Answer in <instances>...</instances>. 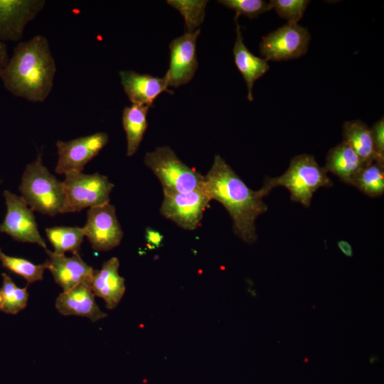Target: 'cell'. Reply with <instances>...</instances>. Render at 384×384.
Masks as SVG:
<instances>
[{
  "instance_id": "e0dca14e",
  "label": "cell",
  "mask_w": 384,
  "mask_h": 384,
  "mask_svg": "<svg viewBox=\"0 0 384 384\" xmlns=\"http://www.w3.org/2000/svg\"><path fill=\"white\" fill-rule=\"evenodd\" d=\"M119 267L118 258L111 257L100 270H94L90 282L95 296L102 299L109 309L119 304L125 292L124 279L119 275Z\"/></svg>"
},
{
  "instance_id": "5bb4252c",
  "label": "cell",
  "mask_w": 384,
  "mask_h": 384,
  "mask_svg": "<svg viewBox=\"0 0 384 384\" xmlns=\"http://www.w3.org/2000/svg\"><path fill=\"white\" fill-rule=\"evenodd\" d=\"M48 259L44 262L55 280L63 291L69 290L78 284L89 282L94 269L88 265L79 254L67 257L46 250Z\"/></svg>"
},
{
  "instance_id": "ffe728a7",
  "label": "cell",
  "mask_w": 384,
  "mask_h": 384,
  "mask_svg": "<svg viewBox=\"0 0 384 384\" xmlns=\"http://www.w3.org/2000/svg\"><path fill=\"white\" fill-rule=\"evenodd\" d=\"M149 106L132 104L122 112V122L127 138V156H132L137 151L147 129Z\"/></svg>"
},
{
  "instance_id": "484cf974",
  "label": "cell",
  "mask_w": 384,
  "mask_h": 384,
  "mask_svg": "<svg viewBox=\"0 0 384 384\" xmlns=\"http://www.w3.org/2000/svg\"><path fill=\"white\" fill-rule=\"evenodd\" d=\"M167 4L178 10L185 21L186 32L196 31L205 17L206 0H168Z\"/></svg>"
},
{
  "instance_id": "83f0119b",
  "label": "cell",
  "mask_w": 384,
  "mask_h": 384,
  "mask_svg": "<svg viewBox=\"0 0 384 384\" xmlns=\"http://www.w3.org/2000/svg\"><path fill=\"white\" fill-rule=\"evenodd\" d=\"M218 2L240 15L253 18L271 9L269 2L263 0H220Z\"/></svg>"
},
{
  "instance_id": "3957f363",
  "label": "cell",
  "mask_w": 384,
  "mask_h": 384,
  "mask_svg": "<svg viewBox=\"0 0 384 384\" xmlns=\"http://www.w3.org/2000/svg\"><path fill=\"white\" fill-rule=\"evenodd\" d=\"M333 182L314 156L302 154L293 157L287 171L281 176L267 177L262 188L269 194L277 186L286 188L293 202L309 208L314 193L320 188L331 187Z\"/></svg>"
},
{
  "instance_id": "9a60e30c",
  "label": "cell",
  "mask_w": 384,
  "mask_h": 384,
  "mask_svg": "<svg viewBox=\"0 0 384 384\" xmlns=\"http://www.w3.org/2000/svg\"><path fill=\"white\" fill-rule=\"evenodd\" d=\"M119 75L123 90L132 104L151 107L162 92L174 93L168 89L165 76L160 78L134 70H121Z\"/></svg>"
},
{
  "instance_id": "4316f807",
  "label": "cell",
  "mask_w": 384,
  "mask_h": 384,
  "mask_svg": "<svg viewBox=\"0 0 384 384\" xmlns=\"http://www.w3.org/2000/svg\"><path fill=\"white\" fill-rule=\"evenodd\" d=\"M310 1L308 0H271V9L275 10L279 16L287 20L289 23H297L303 17Z\"/></svg>"
},
{
  "instance_id": "603a6c76",
  "label": "cell",
  "mask_w": 384,
  "mask_h": 384,
  "mask_svg": "<svg viewBox=\"0 0 384 384\" xmlns=\"http://www.w3.org/2000/svg\"><path fill=\"white\" fill-rule=\"evenodd\" d=\"M352 186L369 197L382 196L384 193V164L375 160L364 165Z\"/></svg>"
},
{
  "instance_id": "277c9868",
  "label": "cell",
  "mask_w": 384,
  "mask_h": 384,
  "mask_svg": "<svg viewBox=\"0 0 384 384\" xmlns=\"http://www.w3.org/2000/svg\"><path fill=\"white\" fill-rule=\"evenodd\" d=\"M18 189L21 198L33 211L50 216L63 213V183L43 164L41 152L26 166Z\"/></svg>"
},
{
  "instance_id": "52a82bcc",
  "label": "cell",
  "mask_w": 384,
  "mask_h": 384,
  "mask_svg": "<svg viewBox=\"0 0 384 384\" xmlns=\"http://www.w3.org/2000/svg\"><path fill=\"white\" fill-rule=\"evenodd\" d=\"M309 41L306 28L298 23H287L262 38L260 52L266 60L297 58L306 53Z\"/></svg>"
},
{
  "instance_id": "7402d4cb",
  "label": "cell",
  "mask_w": 384,
  "mask_h": 384,
  "mask_svg": "<svg viewBox=\"0 0 384 384\" xmlns=\"http://www.w3.org/2000/svg\"><path fill=\"white\" fill-rule=\"evenodd\" d=\"M46 234L54 248V252L65 255L70 252L73 255L79 254L85 234L80 227H53L46 228Z\"/></svg>"
},
{
  "instance_id": "6da1fadb",
  "label": "cell",
  "mask_w": 384,
  "mask_h": 384,
  "mask_svg": "<svg viewBox=\"0 0 384 384\" xmlns=\"http://www.w3.org/2000/svg\"><path fill=\"white\" fill-rule=\"evenodd\" d=\"M205 177V188L210 198L221 203L228 212L235 235L245 242H256L255 221L268 210L263 198L268 195L262 187L250 189L228 163L215 155Z\"/></svg>"
},
{
  "instance_id": "9c48e42d",
  "label": "cell",
  "mask_w": 384,
  "mask_h": 384,
  "mask_svg": "<svg viewBox=\"0 0 384 384\" xmlns=\"http://www.w3.org/2000/svg\"><path fill=\"white\" fill-rule=\"evenodd\" d=\"M108 140L107 134L100 132L69 141H57L55 172L60 175L82 172L85 166L100 152Z\"/></svg>"
},
{
  "instance_id": "f1b7e54d",
  "label": "cell",
  "mask_w": 384,
  "mask_h": 384,
  "mask_svg": "<svg viewBox=\"0 0 384 384\" xmlns=\"http://www.w3.org/2000/svg\"><path fill=\"white\" fill-rule=\"evenodd\" d=\"M371 129L375 160L384 164V119L380 118L373 124Z\"/></svg>"
},
{
  "instance_id": "2e32d148",
  "label": "cell",
  "mask_w": 384,
  "mask_h": 384,
  "mask_svg": "<svg viewBox=\"0 0 384 384\" xmlns=\"http://www.w3.org/2000/svg\"><path fill=\"white\" fill-rule=\"evenodd\" d=\"M89 282L63 291L55 300L57 310L65 316H79L92 321L104 319L107 315L97 306Z\"/></svg>"
},
{
  "instance_id": "d6986e66",
  "label": "cell",
  "mask_w": 384,
  "mask_h": 384,
  "mask_svg": "<svg viewBox=\"0 0 384 384\" xmlns=\"http://www.w3.org/2000/svg\"><path fill=\"white\" fill-rule=\"evenodd\" d=\"M363 166L352 148L342 141L329 151L324 168L327 173L333 174L343 183L352 186Z\"/></svg>"
},
{
  "instance_id": "5b68a950",
  "label": "cell",
  "mask_w": 384,
  "mask_h": 384,
  "mask_svg": "<svg viewBox=\"0 0 384 384\" xmlns=\"http://www.w3.org/2000/svg\"><path fill=\"white\" fill-rule=\"evenodd\" d=\"M144 163L160 181L164 193H187L204 185V176L186 165L169 146L147 152Z\"/></svg>"
},
{
  "instance_id": "4fadbf2b",
  "label": "cell",
  "mask_w": 384,
  "mask_h": 384,
  "mask_svg": "<svg viewBox=\"0 0 384 384\" xmlns=\"http://www.w3.org/2000/svg\"><path fill=\"white\" fill-rule=\"evenodd\" d=\"M45 4L44 0H0V42L18 41Z\"/></svg>"
},
{
  "instance_id": "1f68e13d",
  "label": "cell",
  "mask_w": 384,
  "mask_h": 384,
  "mask_svg": "<svg viewBox=\"0 0 384 384\" xmlns=\"http://www.w3.org/2000/svg\"><path fill=\"white\" fill-rule=\"evenodd\" d=\"M337 246L341 252L346 257H352L353 255V247L351 244L343 240L338 241Z\"/></svg>"
},
{
  "instance_id": "30bf717a",
  "label": "cell",
  "mask_w": 384,
  "mask_h": 384,
  "mask_svg": "<svg viewBox=\"0 0 384 384\" xmlns=\"http://www.w3.org/2000/svg\"><path fill=\"white\" fill-rule=\"evenodd\" d=\"M3 196L6 213L0 224V233L9 235L16 241L35 243L47 250L46 242L39 233L33 211L21 196L6 190Z\"/></svg>"
},
{
  "instance_id": "d4e9b609",
  "label": "cell",
  "mask_w": 384,
  "mask_h": 384,
  "mask_svg": "<svg viewBox=\"0 0 384 384\" xmlns=\"http://www.w3.org/2000/svg\"><path fill=\"white\" fill-rule=\"evenodd\" d=\"M0 262L3 267L21 276L28 284L42 280L44 271L46 270L45 263L36 265L26 259L9 256L1 249Z\"/></svg>"
},
{
  "instance_id": "8fae6325",
  "label": "cell",
  "mask_w": 384,
  "mask_h": 384,
  "mask_svg": "<svg viewBox=\"0 0 384 384\" xmlns=\"http://www.w3.org/2000/svg\"><path fill=\"white\" fill-rule=\"evenodd\" d=\"M82 230L96 251H107L118 246L123 231L116 215L115 208L110 203L89 208Z\"/></svg>"
},
{
  "instance_id": "7a4b0ae2",
  "label": "cell",
  "mask_w": 384,
  "mask_h": 384,
  "mask_svg": "<svg viewBox=\"0 0 384 384\" xmlns=\"http://www.w3.org/2000/svg\"><path fill=\"white\" fill-rule=\"evenodd\" d=\"M55 73L49 42L44 36L37 35L16 45L0 78L14 96L43 102L50 94Z\"/></svg>"
},
{
  "instance_id": "f546056e",
  "label": "cell",
  "mask_w": 384,
  "mask_h": 384,
  "mask_svg": "<svg viewBox=\"0 0 384 384\" xmlns=\"http://www.w3.org/2000/svg\"><path fill=\"white\" fill-rule=\"evenodd\" d=\"M145 238L147 245L151 249L158 248L164 239V236L159 231L150 228L146 229Z\"/></svg>"
},
{
  "instance_id": "ba28073f",
  "label": "cell",
  "mask_w": 384,
  "mask_h": 384,
  "mask_svg": "<svg viewBox=\"0 0 384 384\" xmlns=\"http://www.w3.org/2000/svg\"><path fill=\"white\" fill-rule=\"evenodd\" d=\"M210 201L204 185L187 193H164L161 213L180 227L193 230L199 225Z\"/></svg>"
},
{
  "instance_id": "4dcf8cb0",
  "label": "cell",
  "mask_w": 384,
  "mask_h": 384,
  "mask_svg": "<svg viewBox=\"0 0 384 384\" xmlns=\"http://www.w3.org/2000/svg\"><path fill=\"white\" fill-rule=\"evenodd\" d=\"M9 59V57L6 43L0 42V74L6 66Z\"/></svg>"
},
{
  "instance_id": "7c38bea8",
  "label": "cell",
  "mask_w": 384,
  "mask_h": 384,
  "mask_svg": "<svg viewBox=\"0 0 384 384\" xmlns=\"http://www.w3.org/2000/svg\"><path fill=\"white\" fill-rule=\"evenodd\" d=\"M201 33L185 32L169 43V68L165 74L169 87H178L189 82L198 66L196 58V41Z\"/></svg>"
},
{
  "instance_id": "ac0fdd59",
  "label": "cell",
  "mask_w": 384,
  "mask_h": 384,
  "mask_svg": "<svg viewBox=\"0 0 384 384\" xmlns=\"http://www.w3.org/2000/svg\"><path fill=\"white\" fill-rule=\"evenodd\" d=\"M238 18L235 16L236 39L233 49L234 62L246 83L247 99L252 101L254 83L269 70L270 66L266 60L255 55L247 49L243 41Z\"/></svg>"
},
{
  "instance_id": "d6a6232c",
  "label": "cell",
  "mask_w": 384,
  "mask_h": 384,
  "mask_svg": "<svg viewBox=\"0 0 384 384\" xmlns=\"http://www.w3.org/2000/svg\"><path fill=\"white\" fill-rule=\"evenodd\" d=\"M1 182V181H0V183Z\"/></svg>"
},
{
  "instance_id": "8992f818",
  "label": "cell",
  "mask_w": 384,
  "mask_h": 384,
  "mask_svg": "<svg viewBox=\"0 0 384 384\" xmlns=\"http://www.w3.org/2000/svg\"><path fill=\"white\" fill-rule=\"evenodd\" d=\"M62 183L65 196L63 213L105 205L110 203V195L114 188L106 176L98 173H69L65 175Z\"/></svg>"
},
{
  "instance_id": "cb8c5ba5",
  "label": "cell",
  "mask_w": 384,
  "mask_h": 384,
  "mask_svg": "<svg viewBox=\"0 0 384 384\" xmlns=\"http://www.w3.org/2000/svg\"><path fill=\"white\" fill-rule=\"evenodd\" d=\"M1 276L3 281L0 287V311L16 314L27 306V287H18L6 273H2Z\"/></svg>"
},
{
  "instance_id": "44dd1931",
  "label": "cell",
  "mask_w": 384,
  "mask_h": 384,
  "mask_svg": "<svg viewBox=\"0 0 384 384\" xmlns=\"http://www.w3.org/2000/svg\"><path fill=\"white\" fill-rule=\"evenodd\" d=\"M343 142L356 152L364 165L375 161L371 129L361 120L346 122L342 129Z\"/></svg>"
}]
</instances>
